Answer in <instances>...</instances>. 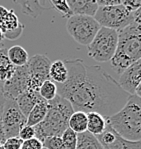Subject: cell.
I'll return each mask as SVG.
<instances>
[{
  "instance_id": "obj_1",
  "label": "cell",
  "mask_w": 141,
  "mask_h": 149,
  "mask_svg": "<svg viewBox=\"0 0 141 149\" xmlns=\"http://www.w3.org/2000/svg\"><path fill=\"white\" fill-rule=\"evenodd\" d=\"M67 69L64 83L56 84L57 95L66 99L74 111L97 112L104 118L123 108L130 95L98 65H86L80 58L63 61Z\"/></svg>"
},
{
  "instance_id": "obj_2",
  "label": "cell",
  "mask_w": 141,
  "mask_h": 149,
  "mask_svg": "<svg viewBox=\"0 0 141 149\" xmlns=\"http://www.w3.org/2000/svg\"><path fill=\"white\" fill-rule=\"evenodd\" d=\"M74 110L66 99L56 96L47 102V114L41 123L34 126L35 138L43 142L51 136H61L68 128V120Z\"/></svg>"
},
{
  "instance_id": "obj_3",
  "label": "cell",
  "mask_w": 141,
  "mask_h": 149,
  "mask_svg": "<svg viewBox=\"0 0 141 149\" xmlns=\"http://www.w3.org/2000/svg\"><path fill=\"white\" fill-rule=\"evenodd\" d=\"M106 119L124 139L141 141V98L137 95H131L123 108Z\"/></svg>"
},
{
  "instance_id": "obj_4",
  "label": "cell",
  "mask_w": 141,
  "mask_h": 149,
  "mask_svg": "<svg viewBox=\"0 0 141 149\" xmlns=\"http://www.w3.org/2000/svg\"><path fill=\"white\" fill-rule=\"evenodd\" d=\"M117 53L128 57L132 62L141 58V8L128 26L118 31Z\"/></svg>"
},
{
  "instance_id": "obj_5",
  "label": "cell",
  "mask_w": 141,
  "mask_h": 149,
  "mask_svg": "<svg viewBox=\"0 0 141 149\" xmlns=\"http://www.w3.org/2000/svg\"><path fill=\"white\" fill-rule=\"evenodd\" d=\"M118 44V32L113 29L100 27L88 45V55L100 63L110 61L114 56Z\"/></svg>"
},
{
  "instance_id": "obj_6",
  "label": "cell",
  "mask_w": 141,
  "mask_h": 149,
  "mask_svg": "<svg viewBox=\"0 0 141 149\" xmlns=\"http://www.w3.org/2000/svg\"><path fill=\"white\" fill-rule=\"evenodd\" d=\"M136 12H129L122 4L109 7H98L94 19L101 27L120 31L134 20Z\"/></svg>"
},
{
  "instance_id": "obj_7",
  "label": "cell",
  "mask_w": 141,
  "mask_h": 149,
  "mask_svg": "<svg viewBox=\"0 0 141 149\" xmlns=\"http://www.w3.org/2000/svg\"><path fill=\"white\" fill-rule=\"evenodd\" d=\"M100 25L94 17L72 15L67 19L66 29L77 43L88 46L100 29Z\"/></svg>"
},
{
  "instance_id": "obj_8",
  "label": "cell",
  "mask_w": 141,
  "mask_h": 149,
  "mask_svg": "<svg viewBox=\"0 0 141 149\" xmlns=\"http://www.w3.org/2000/svg\"><path fill=\"white\" fill-rule=\"evenodd\" d=\"M1 121L7 139L11 137H18L19 130L26 125V117L18 108L15 100L12 99H5Z\"/></svg>"
},
{
  "instance_id": "obj_9",
  "label": "cell",
  "mask_w": 141,
  "mask_h": 149,
  "mask_svg": "<svg viewBox=\"0 0 141 149\" xmlns=\"http://www.w3.org/2000/svg\"><path fill=\"white\" fill-rule=\"evenodd\" d=\"M51 61L46 55L36 54L29 58L27 66L29 72L28 90L38 91L41 84L49 78V69Z\"/></svg>"
},
{
  "instance_id": "obj_10",
  "label": "cell",
  "mask_w": 141,
  "mask_h": 149,
  "mask_svg": "<svg viewBox=\"0 0 141 149\" xmlns=\"http://www.w3.org/2000/svg\"><path fill=\"white\" fill-rule=\"evenodd\" d=\"M29 85V72L28 66L15 67L12 77L3 83V94L5 99L15 100L21 93L28 90Z\"/></svg>"
},
{
  "instance_id": "obj_11",
  "label": "cell",
  "mask_w": 141,
  "mask_h": 149,
  "mask_svg": "<svg viewBox=\"0 0 141 149\" xmlns=\"http://www.w3.org/2000/svg\"><path fill=\"white\" fill-rule=\"evenodd\" d=\"M96 137L103 149H141V141H129L124 139L113 130L107 119L105 130Z\"/></svg>"
},
{
  "instance_id": "obj_12",
  "label": "cell",
  "mask_w": 141,
  "mask_h": 149,
  "mask_svg": "<svg viewBox=\"0 0 141 149\" xmlns=\"http://www.w3.org/2000/svg\"><path fill=\"white\" fill-rule=\"evenodd\" d=\"M141 60L131 64L127 69L120 74L117 83L119 86L128 93L129 95H135L136 89L141 86Z\"/></svg>"
},
{
  "instance_id": "obj_13",
  "label": "cell",
  "mask_w": 141,
  "mask_h": 149,
  "mask_svg": "<svg viewBox=\"0 0 141 149\" xmlns=\"http://www.w3.org/2000/svg\"><path fill=\"white\" fill-rule=\"evenodd\" d=\"M72 15H83L94 17L98 5L96 0H69L67 1Z\"/></svg>"
},
{
  "instance_id": "obj_14",
  "label": "cell",
  "mask_w": 141,
  "mask_h": 149,
  "mask_svg": "<svg viewBox=\"0 0 141 149\" xmlns=\"http://www.w3.org/2000/svg\"><path fill=\"white\" fill-rule=\"evenodd\" d=\"M43 100L40 97L38 91L34 90H26L23 93H21L18 97L15 99L18 108L20 109L21 113L25 117H27L29 112L32 110V108L37 104L39 101Z\"/></svg>"
},
{
  "instance_id": "obj_15",
  "label": "cell",
  "mask_w": 141,
  "mask_h": 149,
  "mask_svg": "<svg viewBox=\"0 0 141 149\" xmlns=\"http://www.w3.org/2000/svg\"><path fill=\"white\" fill-rule=\"evenodd\" d=\"M19 25V19L12 9L8 10L3 6H0V30L5 33L16 29Z\"/></svg>"
},
{
  "instance_id": "obj_16",
  "label": "cell",
  "mask_w": 141,
  "mask_h": 149,
  "mask_svg": "<svg viewBox=\"0 0 141 149\" xmlns=\"http://www.w3.org/2000/svg\"><path fill=\"white\" fill-rule=\"evenodd\" d=\"M7 49L4 45L0 46V83H5L12 77L15 71V66L9 61Z\"/></svg>"
},
{
  "instance_id": "obj_17",
  "label": "cell",
  "mask_w": 141,
  "mask_h": 149,
  "mask_svg": "<svg viewBox=\"0 0 141 149\" xmlns=\"http://www.w3.org/2000/svg\"><path fill=\"white\" fill-rule=\"evenodd\" d=\"M106 119L97 112H89L87 113V131L98 136L105 130Z\"/></svg>"
},
{
  "instance_id": "obj_18",
  "label": "cell",
  "mask_w": 141,
  "mask_h": 149,
  "mask_svg": "<svg viewBox=\"0 0 141 149\" xmlns=\"http://www.w3.org/2000/svg\"><path fill=\"white\" fill-rule=\"evenodd\" d=\"M47 114V101L41 100L33 107L26 117V125L32 126L41 123Z\"/></svg>"
},
{
  "instance_id": "obj_19",
  "label": "cell",
  "mask_w": 141,
  "mask_h": 149,
  "mask_svg": "<svg viewBox=\"0 0 141 149\" xmlns=\"http://www.w3.org/2000/svg\"><path fill=\"white\" fill-rule=\"evenodd\" d=\"M8 59L15 67H21L28 63L29 55L27 51L20 45H14L7 49Z\"/></svg>"
},
{
  "instance_id": "obj_20",
  "label": "cell",
  "mask_w": 141,
  "mask_h": 149,
  "mask_svg": "<svg viewBox=\"0 0 141 149\" xmlns=\"http://www.w3.org/2000/svg\"><path fill=\"white\" fill-rule=\"evenodd\" d=\"M68 128L76 134L87 131V113L82 111H74L68 120Z\"/></svg>"
},
{
  "instance_id": "obj_21",
  "label": "cell",
  "mask_w": 141,
  "mask_h": 149,
  "mask_svg": "<svg viewBox=\"0 0 141 149\" xmlns=\"http://www.w3.org/2000/svg\"><path fill=\"white\" fill-rule=\"evenodd\" d=\"M49 78L55 84H62L67 79V69L62 60L51 62L49 69Z\"/></svg>"
},
{
  "instance_id": "obj_22",
  "label": "cell",
  "mask_w": 141,
  "mask_h": 149,
  "mask_svg": "<svg viewBox=\"0 0 141 149\" xmlns=\"http://www.w3.org/2000/svg\"><path fill=\"white\" fill-rule=\"evenodd\" d=\"M76 149H103L96 136L85 131L77 134Z\"/></svg>"
},
{
  "instance_id": "obj_23",
  "label": "cell",
  "mask_w": 141,
  "mask_h": 149,
  "mask_svg": "<svg viewBox=\"0 0 141 149\" xmlns=\"http://www.w3.org/2000/svg\"><path fill=\"white\" fill-rule=\"evenodd\" d=\"M40 97L45 101H51L57 96V87L56 84L51 80H46L41 84L38 90Z\"/></svg>"
},
{
  "instance_id": "obj_24",
  "label": "cell",
  "mask_w": 141,
  "mask_h": 149,
  "mask_svg": "<svg viewBox=\"0 0 141 149\" xmlns=\"http://www.w3.org/2000/svg\"><path fill=\"white\" fill-rule=\"evenodd\" d=\"M61 140L63 142L65 149H76L77 134L70 128L65 129V131L61 135Z\"/></svg>"
},
{
  "instance_id": "obj_25",
  "label": "cell",
  "mask_w": 141,
  "mask_h": 149,
  "mask_svg": "<svg viewBox=\"0 0 141 149\" xmlns=\"http://www.w3.org/2000/svg\"><path fill=\"white\" fill-rule=\"evenodd\" d=\"M43 148L46 149H65L63 142L61 140V136H51L47 137L42 142Z\"/></svg>"
},
{
  "instance_id": "obj_26",
  "label": "cell",
  "mask_w": 141,
  "mask_h": 149,
  "mask_svg": "<svg viewBox=\"0 0 141 149\" xmlns=\"http://www.w3.org/2000/svg\"><path fill=\"white\" fill-rule=\"evenodd\" d=\"M51 4L58 12H60L63 15V17L69 18L72 16V12L70 10L69 6H68L67 1H55V0H52Z\"/></svg>"
},
{
  "instance_id": "obj_27",
  "label": "cell",
  "mask_w": 141,
  "mask_h": 149,
  "mask_svg": "<svg viewBox=\"0 0 141 149\" xmlns=\"http://www.w3.org/2000/svg\"><path fill=\"white\" fill-rule=\"evenodd\" d=\"M18 137L21 139L22 141H26L29 139H32L35 137V132H34V127L28 125H24L21 129L19 130Z\"/></svg>"
},
{
  "instance_id": "obj_28",
  "label": "cell",
  "mask_w": 141,
  "mask_h": 149,
  "mask_svg": "<svg viewBox=\"0 0 141 149\" xmlns=\"http://www.w3.org/2000/svg\"><path fill=\"white\" fill-rule=\"evenodd\" d=\"M22 141L19 137H11V138L6 139V141L3 143L4 149H21Z\"/></svg>"
},
{
  "instance_id": "obj_29",
  "label": "cell",
  "mask_w": 141,
  "mask_h": 149,
  "mask_svg": "<svg viewBox=\"0 0 141 149\" xmlns=\"http://www.w3.org/2000/svg\"><path fill=\"white\" fill-rule=\"evenodd\" d=\"M23 30H24V25L22 24V23H20V25L17 27L16 29L3 33L4 38H6V39H8V40L14 41V40L18 39V38H19L20 36L22 35V32H23Z\"/></svg>"
},
{
  "instance_id": "obj_30",
  "label": "cell",
  "mask_w": 141,
  "mask_h": 149,
  "mask_svg": "<svg viewBox=\"0 0 141 149\" xmlns=\"http://www.w3.org/2000/svg\"><path fill=\"white\" fill-rule=\"evenodd\" d=\"M43 145L42 142L39 141L38 139H36L35 137L29 140L23 141L21 145V149H42Z\"/></svg>"
},
{
  "instance_id": "obj_31",
  "label": "cell",
  "mask_w": 141,
  "mask_h": 149,
  "mask_svg": "<svg viewBox=\"0 0 141 149\" xmlns=\"http://www.w3.org/2000/svg\"><path fill=\"white\" fill-rule=\"evenodd\" d=\"M122 5L129 12L133 13L141 8V1L140 0H125V1H122Z\"/></svg>"
},
{
  "instance_id": "obj_32",
  "label": "cell",
  "mask_w": 141,
  "mask_h": 149,
  "mask_svg": "<svg viewBox=\"0 0 141 149\" xmlns=\"http://www.w3.org/2000/svg\"><path fill=\"white\" fill-rule=\"evenodd\" d=\"M96 2L98 7H109V6H116L122 4L121 0H98Z\"/></svg>"
},
{
  "instance_id": "obj_33",
  "label": "cell",
  "mask_w": 141,
  "mask_h": 149,
  "mask_svg": "<svg viewBox=\"0 0 141 149\" xmlns=\"http://www.w3.org/2000/svg\"><path fill=\"white\" fill-rule=\"evenodd\" d=\"M4 103H5V97L3 94V84L0 83V118H1L2 112H3Z\"/></svg>"
},
{
  "instance_id": "obj_34",
  "label": "cell",
  "mask_w": 141,
  "mask_h": 149,
  "mask_svg": "<svg viewBox=\"0 0 141 149\" xmlns=\"http://www.w3.org/2000/svg\"><path fill=\"white\" fill-rule=\"evenodd\" d=\"M6 134H5V129L3 127V124H2L1 118H0V143L1 145H3V143L6 141Z\"/></svg>"
},
{
  "instance_id": "obj_35",
  "label": "cell",
  "mask_w": 141,
  "mask_h": 149,
  "mask_svg": "<svg viewBox=\"0 0 141 149\" xmlns=\"http://www.w3.org/2000/svg\"><path fill=\"white\" fill-rule=\"evenodd\" d=\"M3 39H4V35H3V32H2L1 30H0V43L3 41Z\"/></svg>"
},
{
  "instance_id": "obj_36",
  "label": "cell",
  "mask_w": 141,
  "mask_h": 149,
  "mask_svg": "<svg viewBox=\"0 0 141 149\" xmlns=\"http://www.w3.org/2000/svg\"><path fill=\"white\" fill-rule=\"evenodd\" d=\"M0 149H4V148H3V146H2V145L0 146Z\"/></svg>"
},
{
  "instance_id": "obj_37",
  "label": "cell",
  "mask_w": 141,
  "mask_h": 149,
  "mask_svg": "<svg viewBox=\"0 0 141 149\" xmlns=\"http://www.w3.org/2000/svg\"><path fill=\"white\" fill-rule=\"evenodd\" d=\"M42 149H46V148H42Z\"/></svg>"
},
{
  "instance_id": "obj_38",
  "label": "cell",
  "mask_w": 141,
  "mask_h": 149,
  "mask_svg": "<svg viewBox=\"0 0 141 149\" xmlns=\"http://www.w3.org/2000/svg\"><path fill=\"white\" fill-rule=\"evenodd\" d=\"M0 146H1V143H0Z\"/></svg>"
}]
</instances>
